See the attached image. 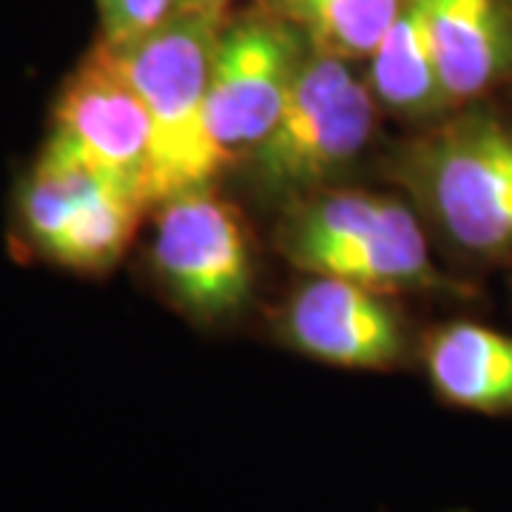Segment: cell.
<instances>
[{
  "label": "cell",
  "mask_w": 512,
  "mask_h": 512,
  "mask_svg": "<svg viewBox=\"0 0 512 512\" xmlns=\"http://www.w3.org/2000/svg\"><path fill=\"white\" fill-rule=\"evenodd\" d=\"M225 18L177 9L163 26L126 46L103 43L143 97L154 126L151 197L208 185L220 171L205 131V103Z\"/></svg>",
  "instance_id": "cell-1"
},
{
  "label": "cell",
  "mask_w": 512,
  "mask_h": 512,
  "mask_svg": "<svg viewBox=\"0 0 512 512\" xmlns=\"http://www.w3.org/2000/svg\"><path fill=\"white\" fill-rule=\"evenodd\" d=\"M404 177L456 248L512 254V128L490 114L453 120L410 148Z\"/></svg>",
  "instance_id": "cell-2"
},
{
  "label": "cell",
  "mask_w": 512,
  "mask_h": 512,
  "mask_svg": "<svg viewBox=\"0 0 512 512\" xmlns=\"http://www.w3.org/2000/svg\"><path fill=\"white\" fill-rule=\"evenodd\" d=\"M279 245L308 274L348 279L376 293L436 282L421 225L407 205L390 197H316L288 217Z\"/></svg>",
  "instance_id": "cell-3"
},
{
  "label": "cell",
  "mask_w": 512,
  "mask_h": 512,
  "mask_svg": "<svg viewBox=\"0 0 512 512\" xmlns=\"http://www.w3.org/2000/svg\"><path fill=\"white\" fill-rule=\"evenodd\" d=\"M373 126L376 97L348 60L311 49L276 126L248 160L271 191L311 188L356 160Z\"/></svg>",
  "instance_id": "cell-4"
},
{
  "label": "cell",
  "mask_w": 512,
  "mask_h": 512,
  "mask_svg": "<svg viewBox=\"0 0 512 512\" xmlns=\"http://www.w3.org/2000/svg\"><path fill=\"white\" fill-rule=\"evenodd\" d=\"M305 40L285 18L225 23L205 103V131L220 168L248 160L271 134L308 55Z\"/></svg>",
  "instance_id": "cell-5"
},
{
  "label": "cell",
  "mask_w": 512,
  "mask_h": 512,
  "mask_svg": "<svg viewBox=\"0 0 512 512\" xmlns=\"http://www.w3.org/2000/svg\"><path fill=\"white\" fill-rule=\"evenodd\" d=\"M151 262L185 311L217 319L248 299L254 268L239 214L208 185L160 202Z\"/></svg>",
  "instance_id": "cell-6"
},
{
  "label": "cell",
  "mask_w": 512,
  "mask_h": 512,
  "mask_svg": "<svg viewBox=\"0 0 512 512\" xmlns=\"http://www.w3.org/2000/svg\"><path fill=\"white\" fill-rule=\"evenodd\" d=\"M55 134L154 205L151 114L103 43L77 66L57 97Z\"/></svg>",
  "instance_id": "cell-7"
},
{
  "label": "cell",
  "mask_w": 512,
  "mask_h": 512,
  "mask_svg": "<svg viewBox=\"0 0 512 512\" xmlns=\"http://www.w3.org/2000/svg\"><path fill=\"white\" fill-rule=\"evenodd\" d=\"M285 336L299 353L348 370L393 367L404 350L402 325L376 291L336 276H316L293 296Z\"/></svg>",
  "instance_id": "cell-8"
},
{
  "label": "cell",
  "mask_w": 512,
  "mask_h": 512,
  "mask_svg": "<svg viewBox=\"0 0 512 512\" xmlns=\"http://www.w3.org/2000/svg\"><path fill=\"white\" fill-rule=\"evenodd\" d=\"M450 106L512 74V0H419Z\"/></svg>",
  "instance_id": "cell-9"
},
{
  "label": "cell",
  "mask_w": 512,
  "mask_h": 512,
  "mask_svg": "<svg viewBox=\"0 0 512 512\" xmlns=\"http://www.w3.org/2000/svg\"><path fill=\"white\" fill-rule=\"evenodd\" d=\"M427 379L441 402L481 416H512V336L453 322L424 345Z\"/></svg>",
  "instance_id": "cell-10"
},
{
  "label": "cell",
  "mask_w": 512,
  "mask_h": 512,
  "mask_svg": "<svg viewBox=\"0 0 512 512\" xmlns=\"http://www.w3.org/2000/svg\"><path fill=\"white\" fill-rule=\"evenodd\" d=\"M370 92L384 109L421 117L450 106L419 0H407L399 18L370 55Z\"/></svg>",
  "instance_id": "cell-11"
},
{
  "label": "cell",
  "mask_w": 512,
  "mask_h": 512,
  "mask_svg": "<svg viewBox=\"0 0 512 512\" xmlns=\"http://www.w3.org/2000/svg\"><path fill=\"white\" fill-rule=\"evenodd\" d=\"M407 0H279L282 18L328 55L370 57Z\"/></svg>",
  "instance_id": "cell-12"
},
{
  "label": "cell",
  "mask_w": 512,
  "mask_h": 512,
  "mask_svg": "<svg viewBox=\"0 0 512 512\" xmlns=\"http://www.w3.org/2000/svg\"><path fill=\"white\" fill-rule=\"evenodd\" d=\"M180 9V0H97L103 43L126 46L163 26Z\"/></svg>",
  "instance_id": "cell-13"
},
{
  "label": "cell",
  "mask_w": 512,
  "mask_h": 512,
  "mask_svg": "<svg viewBox=\"0 0 512 512\" xmlns=\"http://www.w3.org/2000/svg\"><path fill=\"white\" fill-rule=\"evenodd\" d=\"M237 3V0H180V9H188V12H205V15H217V18H225L228 6Z\"/></svg>",
  "instance_id": "cell-14"
}]
</instances>
